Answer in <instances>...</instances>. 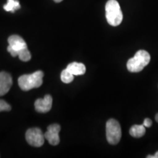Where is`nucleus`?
I'll list each match as a JSON object with an SVG mask.
<instances>
[{"label": "nucleus", "mask_w": 158, "mask_h": 158, "mask_svg": "<svg viewBox=\"0 0 158 158\" xmlns=\"http://www.w3.org/2000/svg\"><path fill=\"white\" fill-rule=\"evenodd\" d=\"M147 158H158V152L155 154V155H148Z\"/></svg>", "instance_id": "17"}, {"label": "nucleus", "mask_w": 158, "mask_h": 158, "mask_svg": "<svg viewBox=\"0 0 158 158\" xmlns=\"http://www.w3.org/2000/svg\"><path fill=\"white\" fill-rule=\"evenodd\" d=\"M54 1L55 2H57V3H59V2H62V0H54Z\"/></svg>", "instance_id": "19"}, {"label": "nucleus", "mask_w": 158, "mask_h": 158, "mask_svg": "<svg viewBox=\"0 0 158 158\" xmlns=\"http://www.w3.org/2000/svg\"><path fill=\"white\" fill-rule=\"evenodd\" d=\"M143 124L145 127H150L152 126V120L150 118H147L144 119Z\"/></svg>", "instance_id": "16"}, {"label": "nucleus", "mask_w": 158, "mask_h": 158, "mask_svg": "<svg viewBox=\"0 0 158 158\" xmlns=\"http://www.w3.org/2000/svg\"><path fill=\"white\" fill-rule=\"evenodd\" d=\"M129 133L130 135L134 138H141L145 135L146 128L143 124H141V125L135 124L130 127Z\"/></svg>", "instance_id": "11"}, {"label": "nucleus", "mask_w": 158, "mask_h": 158, "mask_svg": "<svg viewBox=\"0 0 158 158\" xmlns=\"http://www.w3.org/2000/svg\"><path fill=\"white\" fill-rule=\"evenodd\" d=\"M150 55L147 51L139 50L136 52L133 58L127 62V70L131 73L141 72L150 62Z\"/></svg>", "instance_id": "3"}, {"label": "nucleus", "mask_w": 158, "mask_h": 158, "mask_svg": "<svg viewBox=\"0 0 158 158\" xmlns=\"http://www.w3.org/2000/svg\"><path fill=\"white\" fill-rule=\"evenodd\" d=\"M7 41L9 43V45L7 46V51L13 57L17 56L20 51L27 48V43L19 35H11L8 37Z\"/></svg>", "instance_id": "6"}, {"label": "nucleus", "mask_w": 158, "mask_h": 158, "mask_svg": "<svg viewBox=\"0 0 158 158\" xmlns=\"http://www.w3.org/2000/svg\"><path fill=\"white\" fill-rule=\"evenodd\" d=\"M61 127L58 124H51L47 128V131L45 133L44 136L51 145L56 146L59 143L60 139H59V133Z\"/></svg>", "instance_id": "7"}, {"label": "nucleus", "mask_w": 158, "mask_h": 158, "mask_svg": "<svg viewBox=\"0 0 158 158\" xmlns=\"http://www.w3.org/2000/svg\"><path fill=\"white\" fill-rule=\"evenodd\" d=\"M52 97L46 94L42 99H37L35 102V110L39 113H47L52 107Z\"/></svg>", "instance_id": "8"}, {"label": "nucleus", "mask_w": 158, "mask_h": 158, "mask_svg": "<svg viewBox=\"0 0 158 158\" xmlns=\"http://www.w3.org/2000/svg\"><path fill=\"white\" fill-rule=\"evenodd\" d=\"M44 73L38 70L31 74H25L20 76L18 80L19 87L23 91H29L35 88H38L43 84Z\"/></svg>", "instance_id": "1"}, {"label": "nucleus", "mask_w": 158, "mask_h": 158, "mask_svg": "<svg viewBox=\"0 0 158 158\" xmlns=\"http://www.w3.org/2000/svg\"><path fill=\"white\" fill-rule=\"evenodd\" d=\"M74 75H73L70 71H68L67 69H64V70L61 73V80L64 84H70L73 81Z\"/></svg>", "instance_id": "13"}, {"label": "nucleus", "mask_w": 158, "mask_h": 158, "mask_svg": "<svg viewBox=\"0 0 158 158\" xmlns=\"http://www.w3.org/2000/svg\"><path fill=\"white\" fill-rule=\"evenodd\" d=\"M155 120H156V122H158V114H156V116H155Z\"/></svg>", "instance_id": "18"}, {"label": "nucleus", "mask_w": 158, "mask_h": 158, "mask_svg": "<svg viewBox=\"0 0 158 158\" xmlns=\"http://www.w3.org/2000/svg\"><path fill=\"white\" fill-rule=\"evenodd\" d=\"M11 110V106L7 102L3 100H0V112L10 111Z\"/></svg>", "instance_id": "15"}, {"label": "nucleus", "mask_w": 158, "mask_h": 158, "mask_svg": "<svg viewBox=\"0 0 158 158\" xmlns=\"http://www.w3.org/2000/svg\"><path fill=\"white\" fill-rule=\"evenodd\" d=\"M13 79L10 74L7 72H0V96L5 95L10 89Z\"/></svg>", "instance_id": "9"}, {"label": "nucleus", "mask_w": 158, "mask_h": 158, "mask_svg": "<svg viewBox=\"0 0 158 158\" xmlns=\"http://www.w3.org/2000/svg\"><path fill=\"white\" fill-rule=\"evenodd\" d=\"M26 140L29 145L35 147H40L44 143L45 136L40 128H30L26 132Z\"/></svg>", "instance_id": "5"}, {"label": "nucleus", "mask_w": 158, "mask_h": 158, "mask_svg": "<svg viewBox=\"0 0 158 158\" xmlns=\"http://www.w3.org/2000/svg\"><path fill=\"white\" fill-rule=\"evenodd\" d=\"M106 17L110 26L117 27L122 23L123 15L116 0H108L106 5Z\"/></svg>", "instance_id": "2"}, {"label": "nucleus", "mask_w": 158, "mask_h": 158, "mask_svg": "<svg viewBox=\"0 0 158 158\" xmlns=\"http://www.w3.org/2000/svg\"><path fill=\"white\" fill-rule=\"evenodd\" d=\"M18 56H19V59H21V61H23V62H28V61L30 60L31 57L30 52H29V51L27 48L23 49V50L20 51Z\"/></svg>", "instance_id": "14"}, {"label": "nucleus", "mask_w": 158, "mask_h": 158, "mask_svg": "<svg viewBox=\"0 0 158 158\" xmlns=\"http://www.w3.org/2000/svg\"><path fill=\"white\" fill-rule=\"evenodd\" d=\"M21 8L19 2L18 0H7V2L4 5V9L7 12L14 13L15 10Z\"/></svg>", "instance_id": "12"}, {"label": "nucleus", "mask_w": 158, "mask_h": 158, "mask_svg": "<svg viewBox=\"0 0 158 158\" xmlns=\"http://www.w3.org/2000/svg\"><path fill=\"white\" fill-rule=\"evenodd\" d=\"M122 138L121 126L116 119L110 118L106 122V138L110 144L116 145Z\"/></svg>", "instance_id": "4"}, {"label": "nucleus", "mask_w": 158, "mask_h": 158, "mask_svg": "<svg viewBox=\"0 0 158 158\" xmlns=\"http://www.w3.org/2000/svg\"><path fill=\"white\" fill-rule=\"evenodd\" d=\"M67 70L74 76H81L86 73V66L83 63L72 62L67 67Z\"/></svg>", "instance_id": "10"}]
</instances>
